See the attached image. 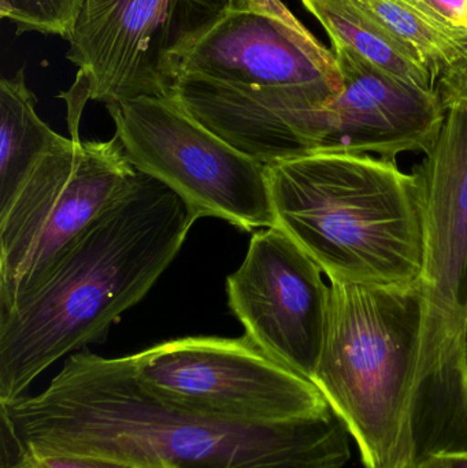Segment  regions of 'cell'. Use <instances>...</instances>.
I'll return each mask as SVG.
<instances>
[{"label":"cell","instance_id":"6da1fadb","mask_svg":"<svg viewBox=\"0 0 467 468\" xmlns=\"http://www.w3.org/2000/svg\"><path fill=\"white\" fill-rule=\"evenodd\" d=\"M10 447L144 468H343L348 431L334 411L252 425L172 406L140 382L134 355H70L47 389L0 404Z\"/></svg>","mask_w":467,"mask_h":468},{"label":"cell","instance_id":"7a4b0ae2","mask_svg":"<svg viewBox=\"0 0 467 468\" xmlns=\"http://www.w3.org/2000/svg\"><path fill=\"white\" fill-rule=\"evenodd\" d=\"M196 221L172 189L137 172L49 277L0 313V404L27 396L60 357L103 343L166 271Z\"/></svg>","mask_w":467,"mask_h":468},{"label":"cell","instance_id":"3957f363","mask_svg":"<svg viewBox=\"0 0 467 468\" xmlns=\"http://www.w3.org/2000/svg\"><path fill=\"white\" fill-rule=\"evenodd\" d=\"M276 225L328 281L409 285L422 270L413 173L395 159L325 153L268 165Z\"/></svg>","mask_w":467,"mask_h":468},{"label":"cell","instance_id":"277c9868","mask_svg":"<svg viewBox=\"0 0 467 468\" xmlns=\"http://www.w3.org/2000/svg\"><path fill=\"white\" fill-rule=\"evenodd\" d=\"M329 286L325 337L312 382L356 440L365 468H413L421 286Z\"/></svg>","mask_w":467,"mask_h":468},{"label":"cell","instance_id":"5b68a950","mask_svg":"<svg viewBox=\"0 0 467 468\" xmlns=\"http://www.w3.org/2000/svg\"><path fill=\"white\" fill-rule=\"evenodd\" d=\"M413 175L424 296L413 404L425 410L467 392V106L447 109L438 140Z\"/></svg>","mask_w":467,"mask_h":468},{"label":"cell","instance_id":"8992f818","mask_svg":"<svg viewBox=\"0 0 467 468\" xmlns=\"http://www.w3.org/2000/svg\"><path fill=\"white\" fill-rule=\"evenodd\" d=\"M117 136L82 142L71 128L0 211V313L35 292L136 175Z\"/></svg>","mask_w":467,"mask_h":468},{"label":"cell","instance_id":"52a82bcc","mask_svg":"<svg viewBox=\"0 0 467 468\" xmlns=\"http://www.w3.org/2000/svg\"><path fill=\"white\" fill-rule=\"evenodd\" d=\"M239 0H87L66 59L77 70L66 101L79 118L87 101L104 106L175 98L189 47Z\"/></svg>","mask_w":467,"mask_h":468},{"label":"cell","instance_id":"ba28073f","mask_svg":"<svg viewBox=\"0 0 467 468\" xmlns=\"http://www.w3.org/2000/svg\"><path fill=\"white\" fill-rule=\"evenodd\" d=\"M136 172L172 189L191 213L252 232L276 225L268 165L246 155L192 117L175 98L107 106Z\"/></svg>","mask_w":467,"mask_h":468},{"label":"cell","instance_id":"9c48e42d","mask_svg":"<svg viewBox=\"0 0 467 468\" xmlns=\"http://www.w3.org/2000/svg\"><path fill=\"white\" fill-rule=\"evenodd\" d=\"M134 365L154 396L205 417L273 425L331 411L310 379L246 335L166 341L134 354Z\"/></svg>","mask_w":467,"mask_h":468},{"label":"cell","instance_id":"30bf717a","mask_svg":"<svg viewBox=\"0 0 467 468\" xmlns=\"http://www.w3.org/2000/svg\"><path fill=\"white\" fill-rule=\"evenodd\" d=\"M317 263L279 228L252 236L227 278L228 304L269 356L312 381L320 360L331 286Z\"/></svg>","mask_w":467,"mask_h":468},{"label":"cell","instance_id":"8fae6325","mask_svg":"<svg viewBox=\"0 0 467 468\" xmlns=\"http://www.w3.org/2000/svg\"><path fill=\"white\" fill-rule=\"evenodd\" d=\"M331 43L343 88L315 107L313 154H427L446 120L439 93L391 76L340 41Z\"/></svg>","mask_w":467,"mask_h":468},{"label":"cell","instance_id":"7c38bea8","mask_svg":"<svg viewBox=\"0 0 467 468\" xmlns=\"http://www.w3.org/2000/svg\"><path fill=\"white\" fill-rule=\"evenodd\" d=\"M180 76L249 87L343 88L334 52L309 29L252 8H230L195 41L183 55Z\"/></svg>","mask_w":467,"mask_h":468},{"label":"cell","instance_id":"4fadbf2b","mask_svg":"<svg viewBox=\"0 0 467 468\" xmlns=\"http://www.w3.org/2000/svg\"><path fill=\"white\" fill-rule=\"evenodd\" d=\"M331 41H340L391 76L436 90L430 66L408 44L384 27L358 0H301Z\"/></svg>","mask_w":467,"mask_h":468},{"label":"cell","instance_id":"5bb4252c","mask_svg":"<svg viewBox=\"0 0 467 468\" xmlns=\"http://www.w3.org/2000/svg\"><path fill=\"white\" fill-rule=\"evenodd\" d=\"M65 140L36 112V96L24 69L0 81V211L5 210L33 167Z\"/></svg>","mask_w":467,"mask_h":468},{"label":"cell","instance_id":"9a60e30c","mask_svg":"<svg viewBox=\"0 0 467 468\" xmlns=\"http://www.w3.org/2000/svg\"><path fill=\"white\" fill-rule=\"evenodd\" d=\"M414 49L438 79L467 51V30L452 27L419 0H358Z\"/></svg>","mask_w":467,"mask_h":468},{"label":"cell","instance_id":"2e32d148","mask_svg":"<svg viewBox=\"0 0 467 468\" xmlns=\"http://www.w3.org/2000/svg\"><path fill=\"white\" fill-rule=\"evenodd\" d=\"M87 0H0V16L16 33L37 32L70 40Z\"/></svg>","mask_w":467,"mask_h":468},{"label":"cell","instance_id":"e0dca14e","mask_svg":"<svg viewBox=\"0 0 467 468\" xmlns=\"http://www.w3.org/2000/svg\"><path fill=\"white\" fill-rule=\"evenodd\" d=\"M0 468H144L112 459L90 456H32L18 452L14 448L2 447Z\"/></svg>","mask_w":467,"mask_h":468},{"label":"cell","instance_id":"ac0fdd59","mask_svg":"<svg viewBox=\"0 0 467 468\" xmlns=\"http://www.w3.org/2000/svg\"><path fill=\"white\" fill-rule=\"evenodd\" d=\"M435 90L446 109L467 106V51L454 65L439 74Z\"/></svg>","mask_w":467,"mask_h":468},{"label":"cell","instance_id":"d6986e66","mask_svg":"<svg viewBox=\"0 0 467 468\" xmlns=\"http://www.w3.org/2000/svg\"><path fill=\"white\" fill-rule=\"evenodd\" d=\"M452 27L466 29L465 0H419Z\"/></svg>","mask_w":467,"mask_h":468},{"label":"cell","instance_id":"ffe728a7","mask_svg":"<svg viewBox=\"0 0 467 468\" xmlns=\"http://www.w3.org/2000/svg\"><path fill=\"white\" fill-rule=\"evenodd\" d=\"M435 461L440 464L441 468H467V452L439 456Z\"/></svg>","mask_w":467,"mask_h":468},{"label":"cell","instance_id":"44dd1931","mask_svg":"<svg viewBox=\"0 0 467 468\" xmlns=\"http://www.w3.org/2000/svg\"><path fill=\"white\" fill-rule=\"evenodd\" d=\"M413 468H441L440 464L435 461V459H430V461L422 462V463L416 464Z\"/></svg>","mask_w":467,"mask_h":468},{"label":"cell","instance_id":"7402d4cb","mask_svg":"<svg viewBox=\"0 0 467 468\" xmlns=\"http://www.w3.org/2000/svg\"><path fill=\"white\" fill-rule=\"evenodd\" d=\"M465 5H466V29H467V0H465Z\"/></svg>","mask_w":467,"mask_h":468}]
</instances>
